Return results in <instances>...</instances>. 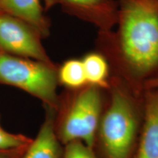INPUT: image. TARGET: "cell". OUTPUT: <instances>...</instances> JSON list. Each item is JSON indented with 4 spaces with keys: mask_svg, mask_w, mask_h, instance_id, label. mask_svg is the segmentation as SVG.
I'll return each mask as SVG.
<instances>
[{
    "mask_svg": "<svg viewBox=\"0 0 158 158\" xmlns=\"http://www.w3.org/2000/svg\"><path fill=\"white\" fill-rule=\"evenodd\" d=\"M81 61L87 84L107 89L111 72L106 57L100 52H91L85 55Z\"/></svg>",
    "mask_w": 158,
    "mask_h": 158,
    "instance_id": "obj_10",
    "label": "cell"
},
{
    "mask_svg": "<svg viewBox=\"0 0 158 158\" xmlns=\"http://www.w3.org/2000/svg\"><path fill=\"white\" fill-rule=\"evenodd\" d=\"M58 68L46 63L0 51V84L21 89L55 110L58 107Z\"/></svg>",
    "mask_w": 158,
    "mask_h": 158,
    "instance_id": "obj_4",
    "label": "cell"
},
{
    "mask_svg": "<svg viewBox=\"0 0 158 158\" xmlns=\"http://www.w3.org/2000/svg\"></svg>",
    "mask_w": 158,
    "mask_h": 158,
    "instance_id": "obj_16",
    "label": "cell"
},
{
    "mask_svg": "<svg viewBox=\"0 0 158 158\" xmlns=\"http://www.w3.org/2000/svg\"><path fill=\"white\" fill-rule=\"evenodd\" d=\"M27 148L28 147L8 151H0V158H21Z\"/></svg>",
    "mask_w": 158,
    "mask_h": 158,
    "instance_id": "obj_14",
    "label": "cell"
},
{
    "mask_svg": "<svg viewBox=\"0 0 158 158\" xmlns=\"http://www.w3.org/2000/svg\"><path fill=\"white\" fill-rule=\"evenodd\" d=\"M154 87H158V75L152 79H150L149 81H148L145 85H144V89Z\"/></svg>",
    "mask_w": 158,
    "mask_h": 158,
    "instance_id": "obj_15",
    "label": "cell"
},
{
    "mask_svg": "<svg viewBox=\"0 0 158 158\" xmlns=\"http://www.w3.org/2000/svg\"><path fill=\"white\" fill-rule=\"evenodd\" d=\"M104 98L105 89L91 84L59 95L54 130L62 145L81 141L92 149Z\"/></svg>",
    "mask_w": 158,
    "mask_h": 158,
    "instance_id": "obj_3",
    "label": "cell"
},
{
    "mask_svg": "<svg viewBox=\"0 0 158 158\" xmlns=\"http://www.w3.org/2000/svg\"><path fill=\"white\" fill-rule=\"evenodd\" d=\"M59 84L67 89H78L87 84L82 61L71 59L65 61L57 70Z\"/></svg>",
    "mask_w": 158,
    "mask_h": 158,
    "instance_id": "obj_11",
    "label": "cell"
},
{
    "mask_svg": "<svg viewBox=\"0 0 158 158\" xmlns=\"http://www.w3.org/2000/svg\"><path fill=\"white\" fill-rule=\"evenodd\" d=\"M40 34L28 23L0 11V51L46 63H53L41 43Z\"/></svg>",
    "mask_w": 158,
    "mask_h": 158,
    "instance_id": "obj_5",
    "label": "cell"
},
{
    "mask_svg": "<svg viewBox=\"0 0 158 158\" xmlns=\"http://www.w3.org/2000/svg\"><path fill=\"white\" fill-rule=\"evenodd\" d=\"M60 158H98L94 151L84 142L73 141L64 145Z\"/></svg>",
    "mask_w": 158,
    "mask_h": 158,
    "instance_id": "obj_13",
    "label": "cell"
},
{
    "mask_svg": "<svg viewBox=\"0 0 158 158\" xmlns=\"http://www.w3.org/2000/svg\"><path fill=\"white\" fill-rule=\"evenodd\" d=\"M59 3L70 14L92 23L100 33L113 30L117 21L118 5L115 0H50Z\"/></svg>",
    "mask_w": 158,
    "mask_h": 158,
    "instance_id": "obj_6",
    "label": "cell"
},
{
    "mask_svg": "<svg viewBox=\"0 0 158 158\" xmlns=\"http://www.w3.org/2000/svg\"><path fill=\"white\" fill-rule=\"evenodd\" d=\"M0 11L28 23L42 37L48 35L49 25L43 15L40 0H0Z\"/></svg>",
    "mask_w": 158,
    "mask_h": 158,
    "instance_id": "obj_9",
    "label": "cell"
},
{
    "mask_svg": "<svg viewBox=\"0 0 158 158\" xmlns=\"http://www.w3.org/2000/svg\"><path fill=\"white\" fill-rule=\"evenodd\" d=\"M32 140L22 134L8 133L0 126V151L27 148L31 143Z\"/></svg>",
    "mask_w": 158,
    "mask_h": 158,
    "instance_id": "obj_12",
    "label": "cell"
},
{
    "mask_svg": "<svg viewBox=\"0 0 158 158\" xmlns=\"http://www.w3.org/2000/svg\"><path fill=\"white\" fill-rule=\"evenodd\" d=\"M143 121L134 158H158V87L143 90Z\"/></svg>",
    "mask_w": 158,
    "mask_h": 158,
    "instance_id": "obj_7",
    "label": "cell"
},
{
    "mask_svg": "<svg viewBox=\"0 0 158 158\" xmlns=\"http://www.w3.org/2000/svg\"><path fill=\"white\" fill-rule=\"evenodd\" d=\"M143 92L110 75L92 150L98 158H134L143 124Z\"/></svg>",
    "mask_w": 158,
    "mask_h": 158,
    "instance_id": "obj_2",
    "label": "cell"
},
{
    "mask_svg": "<svg viewBox=\"0 0 158 158\" xmlns=\"http://www.w3.org/2000/svg\"><path fill=\"white\" fill-rule=\"evenodd\" d=\"M116 30L100 33L111 75L142 93L158 75V0H117Z\"/></svg>",
    "mask_w": 158,
    "mask_h": 158,
    "instance_id": "obj_1",
    "label": "cell"
},
{
    "mask_svg": "<svg viewBox=\"0 0 158 158\" xmlns=\"http://www.w3.org/2000/svg\"><path fill=\"white\" fill-rule=\"evenodd\" d=\"M45 108V119L37 137L32 140L21 158H60L62 156V144L54 130L56 110L46 106Z\"/></svg>",
    "mask_w": 158,
    "mask_h": 158,
    "instance_id": "obj_8",
    "label": "cell"
}]
</instances>
